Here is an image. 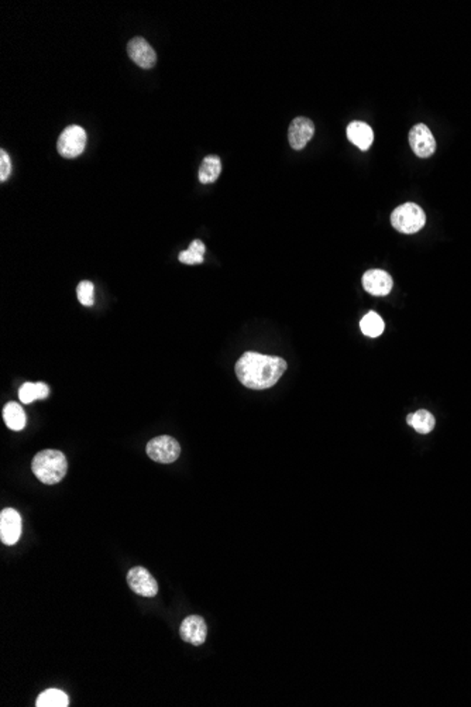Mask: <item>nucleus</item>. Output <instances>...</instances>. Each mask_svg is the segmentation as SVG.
I'll return each mask as SVG.
<instances>
[{
    "label": "nucleus",
    "instance_id": "1a4fd4ad",
    "mask_svg": "<svg viewBox=\"0 0 471 707\" xmlns=\"http://www.w3.org/2000/svg\"><path fill=\"white\" fill-rule=\"evenodd\" d=\"M21 535V517L14 508H4L0 514V541L4 545H14Z\"/></svg>",
    "mask_w": 471,
    "mask_h": 707
},
{
    "label": "nucleus",
    "instance_id": "f257e3e1",
    "mask_svg": "<svg viewBox=\"0 0 471 707\" xmlns=\"http://www.w3.org/2000/svg\"><path fill=\"white\" fill-rule=\"evenodd\" d=\"M287 370V361L278 356L245 352L236 363L240 383L251 390L271 388Z\"/></svg>",
    "mask_w": 471,
    "mask_h": 707
},
{
    "label": "nucleus",
    "instance_id": "412c9836",
    "mask_svg": "<svg viewBox=\"0 0 471 707\" xmlns=\"http://www.w3.org/2000/svg\"><path fill=\"white\" fill-rule=\"evenodd\" d=\"M76 295L82 305L92 306L95 302V287L91 281H81L76 287Z\"/></svg>",
    "mask_w": 471,
    "mask_h": 707
},
{
    "label": "nucleus",
    "instance_id": "6e6552de",
    "mask_svg": "<svg viewBox=\"0 0 471 707\" xmlns=\"http://www.w3.org/2000/svg\"><path fill=\"white\" fill-rule=\"evenodd\" d=\"M181 638L195 647H201L208 637V626L201 616H188L179 627Z\"/></svg>",
    "mask_w": 471,
    "mask_h": 707
},
{
    "label": "nucleus",
    "instance_id": "4468645a",
    "mask_svg": "<svg viewBox=\"0 0 471 707\" xmlns=\"http://www.w3.org/2000/svg\"><path fill=\"white\" fill-rule=\"evenodd\" d=\"M50 396V387L46 383H24L19 390V398L23 404H31L36 400H44Z\"/></svg>",
    "mask_w": 471,
    "mask_h": 707
},
{
    "label": "nucleus",
    "instance_id": "4be33fe9",
    "mask_svg": "<svg viewBox=\"0 0 471 707\" xmlns=\"http://www.w3.org/2000/svg\"><path fill=\"white\" fill-rule=\"evenodd\" d=\"M11 171V161L7 154V151L1 150L0 151V181H6Z\"/></svg>",
    "mask_w": 471,
    "mask_h": 707
},
{
    "label": "nucleus",
    "instance_id": "9b49d317",
    "mask_svg": "<svg viewBox=\"0 0 471 707\" xmlns=\"http://www.w3.org/2000/svg\"><path fill=\"white\" fill-rule=\"evenodd\" d=\"M392 277L384 270H368L363 276V287L368 294L385 296L392 290Z\"/></svg>",
    "mask_w": 471,
    "mask_h": 707
},
{
    "label": "nucleus",
    "instance_id": "f8f14e48",
    "mask_svg": "<svg viewBox=\"0 0 471 707\" xmlns=\"http://www.w3.org/2000/svg\"><path fill=\"white\" fill-rule=\"evenodd\" d=\"M313 133H315V126L310 119L303 116L295 118L288 129V140L291 147L295 150H302L308 144V141L313 137Z\"/></svg>",
    "mask_w": 471,
    "mask_h": 707
},
{
    "label": "nucleus",
    "instance_id": "7ed1b4c3",
    "mask_svg": "<svg viewBox=\"0 0 471 707\" xmlns=\"http://www.w3.org/2000/svg\"><path fill=\"white\" fill-rule=\"evenodd\" d=\"M426 224V215L423 209L412 204H404L391 214V225L394 226L395 231L405 234V235H412L419 232Z\"/></svg>",
    "mask_w": 471,
    "mask_h": 707
},
{
    "label": "nucleus",
    "instance_id": "2eb2a0df",
    "mask_svg": "<svg viewBox=\"0 0 471 707\" xmlns=\"http://www.w3.org/2000/svg\"><path fill=\"white\" fill-rule=\"evenodd\" d=\"M222 173V161L218 156H208L203 159L201 167H199V181L202 184H212L215 182Z\"/></svg>",
    "mask_w": 471,
    "mask_h": 707
},
{
    "label": "nucleus",
    "instance_id": "a211bd4d",
    "mask_svg": "<svg viewBox=\"0 0 471 707\" xmlns=\"http://www.w3.org/2000/svg\"><path fill=\"white\" fill-rule=\"evenodd\" d=\"M361 332L370 338H378L384 332V321L377 312H368L360 322Z\"/></svg>",
    "mask_w": 471,
    "mask_h": 707
},
{
    "label": "nucleus",
    "instance_id": "ddd939ff",
    "mask_svg": "<svg viewBox=\"0 0 471 707\" xmlns=\"http://www.w3.org/2000/svg\"><path fill=\"white\" fill-rule=\"evenodd\" d=\"M348 137L354 146H357L360 150L365 151L373 144L374 133H373V129L367 123L355 120L348 126Z\"/></svg>",
    "mask_w": 471,
    "mask_h": 707
},
{
    "label": "nucleus",
    "instance_id": "20e7f679",
    "mask_svg": "<svg viewBox=\"0 0 471 707\" xmlns=\"http://www.w3.org/2000/svg\"><path fill=\"white\" fill-rule=\"evenodd\" d=\"M86 146V131L81 126L71 124L64 129L59 139V153L65 159L81 156Z\"/></svg>",
    "mask_w": 471,
    "mask_h": 707
},
{
    "label": "nucleus",
    "instance_id": "f3484780",
    "mask_svg": "<svg viewBox=\"0 0 471 707\" xmlns=\"http://www.w3.org/2000/svg\"><path fill=\"white\" fill-rule=\"evenodd\" d=\"M407 422L410 426H412L413 429L417 432V433H422V435H426L429 432L433 431L435 428V423H436V419L432 413L426 410H419L416 413H410L407 416Z\"/></svg>",
    "mask_w": 471,
    "mask_h": 707
},
{
    "label": "nucleus",
    "instance_id": "f03ea898",
    "mask_svg": "<svg viewBox=\"0 0 471 707\" xmlns=\"http://www.w3.org/2000/svg\"><path fill=\"white\" fill-rule=\"evenodd\" d=\"M31 471L41 483L57 484L68 471V462L62 452L56 449H46L34 456Z\"/></svg>",
    "mask_w": 471,
    "mask_h": 707
},
{
    "label": "nucleus",
    "instance_id": "dca6fc26",
    "mask_svg": "<svg viewBox=\"0 0 471 707\" xmlns=\"http://www.w3.org/2000/svg\"><path fill=\"white\" fill-rule=\"evenodd\" d=\"M3 419L11 431H21L26 426L27 418L24 410L17 403H7L3 410Z\"/></svg>",
    "mask_w": 471,
    "mask_h": 707
},
{
    "label": "nucleus",
    "instance_id": "423d86ee",
    "mask_svg": "<svg viewBox=\"0 0 471 707\" xmlns=\"http://www.w3.org/2000/svg\"><path fill=\"white\" fill-rule=\"evenodd\" d=\"M127 583L128 588L133 590L136 594L143 596V597H156L158 593V585L154 576L141 566L133 568L127 573Z\"/></svg>",
    "mask_w": 471,
    "mask_h": 707
},
{
    "label": "nucleus",
    "instance_id": "9d476101",
    "mask_svg": "<svg viewBox=\"0 0 471 707\" xmlns=\"http://www.w3.org/2000/svg\"><path fill=\"white\" fill-rule=\"evenodd\" d=\"M128 57L133 59L138 66L144 69H150L157 62L156 50L150 46V43L143 37H134L127 44Z\"/></svg>",
    "mask_w": 471,
    "mask_h": 707
},
{
    "label": "nucleus",
    "instance_id": "0eeeda50",
    "mask_svg": "<svg viewBox=\"0 0 471 707\" xmlns=\"http://www.w3.org/2000/svg\"><path fill=\"white\" fill-rule=\"evenodd\" d=\"M410 144L413 153L420 159H427L436 151V140L426 124H416L410 131Z\"/></svg>",
    "mask_w": 471,
    "mask_h": 707
},
{
    "label": "nucleus",
    "instance_id": "aec40b11",
    "mask_svg": "<svg viewBox=\"0 0 471 707\" xmlns=\"http://www.w3.org/2000/svg\"><path fill=\"white\" fill-rule=\"evenodd\" d=\"M203 253H205L203 241L193 240L186 250L181 251L179 261H182L183 264H202L203 263Z\"/></svg>",
    "mask_w": 471,
    "mask_h": 707
},
{
    "label": "nucleus",
    "instance_id": "6ab92c4d",
    "mask_svg": "<svg viewBox=\"0 0 471 707\" xmlns=\"http://www.w3.org/2000/svg\"><path fill=\"white\" fill-rule=\"evenodd\" d=\"M37 707H68L69 699L65 692L59 689H47L37 698Z\"/></svg>",
    "mask_w": 471,
    "mask_h": 707
},
{
    "label": "nucleus",
    "instance_id": "39448f33",
    "mask_svg": "<svg viewBox=\"0 0 471 707\" xmlns=\"http://www.w3.org/2000/svg\"><path fill=\"white\" fill-rule=\"evenodd\" d=\"M147 455L150 459L158 463H173L181 455V446L177 439L168 435L157 436L147 443Z\"/></svg>",
    "mask_w": 471,
    "mask_h": 707
}]
</instances>
